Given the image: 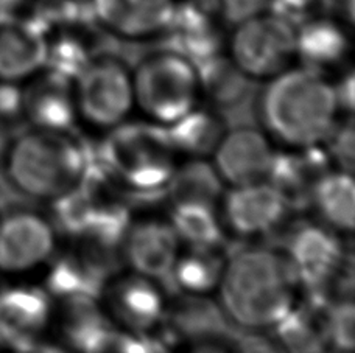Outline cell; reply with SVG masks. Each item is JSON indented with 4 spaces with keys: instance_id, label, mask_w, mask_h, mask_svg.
<instances>
[{
    "instance_id": "obj_34",
    "label": "cell",
    "mask_w": 355,
    "mask_h": 353,
    "mask_svg": "<svg viewBox=\"0 0 355 353\" xmlns=\"http://www.w3.org/2000/svg\"><path fill=\"white\" fill-rule=\"evenodd\" d=\"M0 123L11 132L24 126V84L0 81Z\"/></svg>"
},
{
    "instance_id": "obj_4",
    "label": "cell",
    "mask_w": 355,
    "mask_h": 353,
    "mask_svg": "<svg viewBox=\"0 0 355 353\" xmlns=\"http://www.w3.org/2000/svg\"><path fill=\"white\" fill-rule=\"evenodd\" d=\"M164 126L125 122L103 132L92 165L125 197L166 194L180 163Z\"/></svg>"
},
{
    "instance_id": "obj_18",
    "label": "cell",
    "mask_w": 355,
    "mask_h": 353,
    "mask_svg": "<svg viewBox=\"0 0 355 353\" xmlns=\"http://www.w3.org/2000/svg\"><path fill=\"white\" fill-rule=\"evenodd\" d=\"M78 123L73 81L42 69L24 84V126L75 131Z\"/></svg>"
},
{
    "instance_id": "obj_14",
    "label": "cell",
    "mask_w": 355,
    "mask_h": 353,
    "mask_svg": "<svg viewBox=\"0 0 355 353\" xmlns=\"http://www.w3.org/2000/svg\"><path fill=\"white\" fill-rule=\"evenodd\" d=\"M263 129L239 126L226 129L211 156L226 187L256 184L268 179L277 148Z\"/></svg>"
},
{
    "instance_id": "obj_42",
    "label": "cell",
    "mask_w": 355,
    "mask_h": 353,
    "mask_svg": "<svg viewBox=\"0 0 355 353\" xmlns=\"http://www.w3.org/2000/svg\"><path fill=\"white\" fill-rule=\"evenodd\" d=\"M0 282H2V280H0Z\"/></svg>"
},
{
    "instance_id": "obj_21",
    "label": "cell",
    "mask_w": 355,
    "mask_h": 353,
    "mask_svg": "<svg viewBox=\"0 0 355 353\" xmlns=\"http://www.w3.org/2000/svg\"><path fill=\"white\" fill-rule=\"evenodd\" d=\"M117 273V271H116ZM114 274L78 246L56 252L44 271L42 287L53 302L72 298H98L105 282Z\"/></svg>"
},
{
    "instance_id": "obj_27",
    "label": "cell",
    "mask_w": 355,
    "mask_h": 353,
    "mask_svg": "<svg viewBox=\"0 0 355 353\" xmlns=\"http://www.w3.org/2000/svg\"><path fill=\"white\" fill-rule=\"evenodd\" d=\"M324 304H296L272 327L271 336L282 353H324L327 350L321 318V307Z\"/></svg>"
},
{
    "instance_id": "obj_28",
    "label": "cell",
    "mask_w": 355,
    "mask_h": 353,
    "mask_svg": "<svg viewBox=\"0 0 355 353\" xmlns=\"http://www.w3.org/2000/svg\"><path fill=\"white\" fill-rule=\"evenodd\" d=\"M226 190L211 159H186L178 163L166 190L170 203H205L218 206Z\"/></svg>"
},
{
    "instance_id": "obj_39",
    "label": "cell",
    "mask_w": 355,
    "mask_h": 353,
    "mask_svg": "<svg viewBox=\"0 0 355 353\" xmlns=\"http://www.w3.org/2000/svg\"><path fill=\"white\" fill-rule=\"evenodd\" d=\"M227 339H206L187 344L186 353H232Z\"/></svg>"
},
{
    "instance_id": "obj_17",
    "label": "cell",
    "mask_w": 355,
    "mask_h": 353,
    "mask_svg": "<svg viewBox=\"0 0 355 353\" xmlns=\"http://www.w3.org/2000/svg\"><path fill=\"white\" fill-rule=\"evenodd\" d=\"M47 62V33L31 16L0 15V81L25 84Z\"/></svg>"
},
{
    "instance_id": "obj_16",
    "label": "cell",
    "mask_w": 355,
    "mask_h": 353,
    "mask_svg": "<svg viewBox=\"0 0 355 353\" xmlns=\"http://www.w3.org/2000/svg\"><path fill=\"white\" fill-rule=\"evenodd\" d=\"M232 329L223 308L212 296L178 293L168 299L166 316L155 335L168 349L206 339H230Z\"/></svg>"
},
{
    "instance_id": "obj_15",
    "label": "cell",
    "mask_w": 355,
    "mask_h": 353,
    "mask_svg": "<svg viewBox=\"0 0 355 353\" xmlns=\"http://www.w3.org/2000/svg\"><path fill=\"white\" fill-rule=\"evenodd\" d=\"M181 249V239L167 218H132L120 248V258L132 273L164 283L170 279Z\"/></svg>"
},
{
    "instance_id": "obj_5",
    "label": "cell",
    "mask_w": 355,
    "mask_h": 353,
    "mask_svg": "<svg viewBox=\"0 0 355 353\" xmlns=\"http://www.w3.org/2000/svg\"><path fill=\"white\" fill-rule=\"evenodd\" d=\"M135 105L142 117L168 126L202 103L198 64L168 47L150 52L132 67Z\"/></svg>"
},
{
    "instance_id": "obj_38",
    "label": "cell",
    "mask_w": 355,
    "mask_h": 353,
    "mask_svg": "<svg viewBox=\"0 0 355 353\" xmlns=\"http://www.w3.org/2000/svg\"><path fill=\"white\" fill-rule=\"evenodd\" d=\"M11 353H73V352L69 349L67 345H62L55 341H49L46 338H41L37 339V341L24 345V347Z\"/></svg>"
},
{
    "instance_id": "obj_12",
    "label": "cell",
    "mask_w": 355,
    "mask_h": 353,
    "mask_svg": "<svg viewBox=\"0 0 355 353\" xmlns=\"http://www.w3.org/2000/svg\"><path fill=\"white\" fill-rule=\"evenodd\" d=\"M55 320V302L42 285L0 282V350L10 353L46 336Z\"/></svg>"
},
{
    "instance_id": "obj_31",
    "label": "cell",
    "mask_w": 355,
    "mask_h": 353,
    "mask_svg": "<svg viewBox=\"0 0 355 353\" xmlns=\"http://www.w3.org/2000/svg\"><path fill=\"white\" fill-rule=\"evenodd\" d=\"M322 327L327 349L337 353H352L355 347V305L352 296H338L321 307Z\"/></svg>"
},
{
    "instance_id": "obj_33",
    "label": "cell",
    "mask_w": 355,
    "mask_h": 353,
    "mask_svg": "<svg viewBox=\"0 0 355 353\" xmlns=\"http://www.w3.org/2000/svg\"><path fill=\"white\" fill-rule=\"evenodd\" d=\"M212 8L226 25H236L268 11L270 0H211Z\"/></svg>"
},
{
    "instance_id": "obj_29",
    "label": "cell",
    "mask_w": 355,
    "mask_h": 353,
    "mask_svg": "<svg viewBox=\"0 0 355 353\" xmlns=\"http://www.w3.org/2000/svg\"><path fill=\"white\" fill-rule=\"evenodd\" d=\"M66 345L78 353L95 333L112 324L106 316L98 298H72L55 304V320Z\"/></svg>"
},
{
    "instance_id": "obj_11",
    "label": "cell",
    "mask_w": 355,
    "mask_h": 353,
    "mask_svg": "<svg viewBox=\"0 0 355 353\" xmlns=\"http://www.w3.org/2000/svg\"><path fill=\"white\" fill-rule=\"evenodd\" d=\"M227 235L252 239L275 234L293 210L268 181L226 187L218 204Z\"/></svg>"
},
{
    "instance_id": "obj_13",
    "label": "cell",
    "mask_w": 355,
    "mask_h": 353,
    "mask_svg": "<svg viewBox=\"0 0 355 353\" xmlns=\"http://www.w3.org/2000/svg\"><path fill=\"white\" fill-rule=\"evenodd\" d=\"M180 0H89L92 21L123 42H148L167 33Z\"/></svg>"
},
{
    "instance_id": "obj_37",
    "label": "cell",
    "mask_w": 355,
    "mask_h": 353,
    "mask_svg": "<svg viewBox=\"0 0 355 353\" xmlns=\"http://www.w3.org/2000/svg\"><path fill=\"white\" fill-rule=\"evenodd\" d=\"M335 89H337V97L340 103V109L343 116H352L354 111V97H355V80H354V72L346 71L341 75L338 81H334Z\"/></svg>"
},
{
    "instance_id": "obj_26",
    "label": "cell",
    "mask_w": 355,
    "mask_h": 353,
    "mask_svg": "<svg viewBox=\"0 0 355 353\" xmlns=\"http://www.w3.org/2000/svg\"><path fill=\"white\" fill-rule=\"evenodd\" d=\"M167 219L182 246L187 248H221L227 232L221 221L218 206L205 203H170Z\"/></svg>"
},
{
    "instance_id": "obj_23",
    "label": "cell",
    "mask_w": 355,
    "mask_h": 353,
    "mask_svg": "<svg viewBox=\"0 0 355 353\" xmlns=\"http://www.w3.org/2000/svg\"><path fill=\"white\" fill-rule=\"evenodd\" d=\"M164 128L173 150L184 159H211L227 129L221 112L202 103Z\"/></svg>"
},
{
    "instance_id": "obj_41",
    "label": "cell",
    "mask_w": 355,
    "mask_h": 353,
    "mask_svg": "<svg viewBox=\"0 0 355 353\" xmlns=\"http://www.w3.org/2000/svg\"><path fill=\"white\" fill-rule=\"evenodd\" d=\"M67 2H73V3H89V0H67Z\"/></svg>"
},
{
    "instance_id": "obj_7",
    "label": "cell",
    "mask_w": 355,
    "mask_h": 353,
    "mask_svg": "<svg viewBox=\"0 0 355 353\" xmlns=\"http://www.w3.org/2000/svg\"><path fill=\"white\" fill-rule=\"evenodd\" d=\"M225 53L251 81L276 77L296 62V25L272 11L232 25Z\"/></svg>"
},
{
    "instance_id": "obj_32",
    "label": "cell",
    "mask_w": 355,
    "mask_h": 353,
    "mask_svg": "<svg viewBox=\"0 0 355 353\" xmlns=\"http://www.w3.org/2000/svg\"><path fill=\"white\" fill-rule=\"evenodd\" d=\"M331 167L352 173L355 159V131L352 116L340 118L331 134L321 143Z\"/></svg>"
},
{
    "instance_id": "obj_3",
    "label": "cell",
    "mask_w": 355,
    "mask_h": 353,
    "mask_svg": "<svg viewBox=\"0 0 355 353\" xmlns=\"http://www.w3.org/2000/svg\"><path fill=\"white\" fill-rule=\"evenodd\" d=\"M300 289L281 249L246 246L226 257L217 289L232 327L271 330L297 304Z\"/></svg>"
},
{
    "instance_id": "obj_10",
    "label": "cell",
    "mask_w": 355,
    "mask_h": 353,
    "mask_svg": "<svg viewBox=\"0 0 355 353\" xmlns=\"http://www.w3.org/2000/svg\"><path fill=\"white\" fill-rule=\"evenodd\" d=\"M164 283L132 271H117L105 282L100 304L114 325L139 335H155L166 316Z\"/></svg>"
},
{
    "instance_id": "obj_9",
    "label": "cell",
    "mask_w": 355,
    "mask_h": 353,
    "mask_svg": "<svg viewBox=\"0 0 355 353\" xmlns=\"http://www.w3.org/2000/svg\"><path fill=\"white\" fill-rule=\"evenodd\" d=\"M297 287L322 302V293L343 273L346 255L341 235L320 221L293 226L282 246Z\"/></svg>"
},
{
    "instance_id": "obj_25",
    "label": "cell",
    "mask_w": 355,
    "mask_h": 353,
    "mask_svg": "<svg viewBox=\"0 0 355 353\" xmlns=\"http://www.w3.org/2000/svg\"><path fill=\"white\" fill-rule=\"evenodd\" d=\"M201 98L218 112L239 109L251 93V81L232 64L226 53L198 64Z\"/></svg>"
},
{
    "instance_id": "obj_6",
    "label": "cell",
    "mask_w": 355,
    "mask_h": 353,
    "mask_svg": "<svg viewBox=\"0 0 355 353\" xmlns=\"http://www.w3.org/2000/svg\"><path fill=\"white\" fill-rule=\"evenodd\" d=\"M78 122L106 132L128 122L136 111L132 67L112 53H95L73 80Z\"/></svg>"
},
{
    "instance_id": "obj_8",
    "label": "cell",
    "mask_w": 355,
    "mask_h": 353,
    "mask_svg": "<svg viewBox=\"0 0 355 353\" xmlns=\"http://www.w3.org/2000/svg\"><path fill=\"white\" fill-rule=\"evenodd\" d=\"M60 230L47 213L31 204L0 209V280H27L46 269L58 252Z\"/></svg>"
},
{
    "instance_id": "obj_22",
    "label": "cell",
    "mask_w": 355,
    "mask_h": 353,
    "mask_svg": "<svg viewBox=\"0 0 355 353\" xmlns=\"http://www.w3.org/2000/svg\"><path fill=\"white\" fill-rule=\"evenodd\" d=\"M309 207H312L321 224L337 234H352L355 213V184L352 173L329 168L310 190Z\"/></svg>"
},
{
    "instance_id": "obj_19",
    "label": "cell",
    "mask_w": 355,
    "mask_h": 353,
    "mask_svg": "<svg viewBox=\"0 0 355 353\" xmlns=\"http://www.w3.org/2000/svg\"><path fill=\"white\" fill-rule=\"evenodd\" d=\"M351 30L322 11L307 17L296 25V61L322 73L343 67L352 50Z\"/></svg>"
},
{
    "instance_id": "obj_20",
    "label": "cell",
    "mask_w": 355,
    "mask_h": 353,
    "mask_svg": "<svg viewBox=\"0 0 355 353\" xmlns=\"http://www.w3.org/2000/svg\"><path fill=\"white\" fill-rule=\"evenodd\" d=\"M225 22L211 6L196 0H180L168 36L172 48L201 64L207 60L225 53Z\"/></svg>"
},
{
    "instance_id": "obj_1",
    "label": "cell",
    "mask_w": 355,
    "mask_h": 353,
    "mask_svg": "<svg viewBox=\"0 0 355 353\" xmlns=\"http://www.w3.org/2000/svg\"><path fill=\"white\" fill-rule=\"evenodd\" d=\"M92 167V151L75 131L22 126L0 157V184L30 204H53L75 190Z\"/></svg>"
},
{
    "instance_id": "obj_2",
    "label": "cell",
    "mask_w": 355,
    "mask_h": 353,
    "mask_svg": "<svg viewBox=\"0 0 355 353\" xmlns=\"http://www.w3.org/2000/svg\"><path fill=\"white\" fill-rule=\"evenodd\" d=\"M256 112L271 141L291 150L320 147L343 116L329 75L304 66L265 81Z\"/></svg>"
},
{
    "instance_id": "obj_30",
    "label": "cell",
    "mask_w": 355,
    "mask_h": 353,
    "mask_svg": "<svg viewBox=\"0 0 355 353\" xmlns=\"http://www.w3.org/2000/svg\"><path fill=\"white\" fill-rule=\"evenodd\" d=\"M78 353H167L156 335H139L110 324L89 339Z\"/></svg>"
},
{
    "instance_id": "obj_35",
    "label": "cell",
    "mask_w": 355,
    "mask_h": 353,
    "mask_svg": "<svg viewBox=\"0 0 355 353\" xmlns=\"http://www.w3.org/2000/svg\"><path fill=\"white\" fill-rule=\"evenodd\" d=\"M227 341L232 353H282L272 336L266 335L265 330H242L237 335H231Z\"/></svg>"
},
{
    "instance_id": "obj_24",
    "label": "cell",
    "mask_w": 355,
    "mask_h": 353,
    "mask_svg": "<svg viewBox=\"0 0 355 353\" xmlns=\"http://www.w3.org/2000/svg\"><path fill=\"white\" fill-rule=\"evenodd\" d=\"M226 255L221 248H184L178 255L168 282L178 293L214 296L223 277Z\"/></svg>"
},
{
    "instance_id": "obj_40",
    "label": "cell",
    "mask_w": 355,
    "mask_h": 353,
    "mask_svg": "<svg viewBox=\"0 0 355 353\" xmlns=\"http://www.w3.org/2000/svg\"><path fill=\"white\" fill-rule=\"evenodd\" d=\"M10 134H11V131L6 129L5 126L0 123V157H2V153L6 147V142H8Z\"/></svg>"
},
{
    "instance_id": "obj_36",
    "label": "cell",
    "mask_w": 355,
    "mask_h": 353,
    "mask_svg": "<svg viewBox=\"0 0 355 353\" xmlns=\"http://www.w3.org/2000/svg\"><path fill=\"white\" fill-rule=\"evenodd\" d=\"M324 0H270V11L293 22L295 25L321 11Z\"/></svg>"
}]
</instances>
